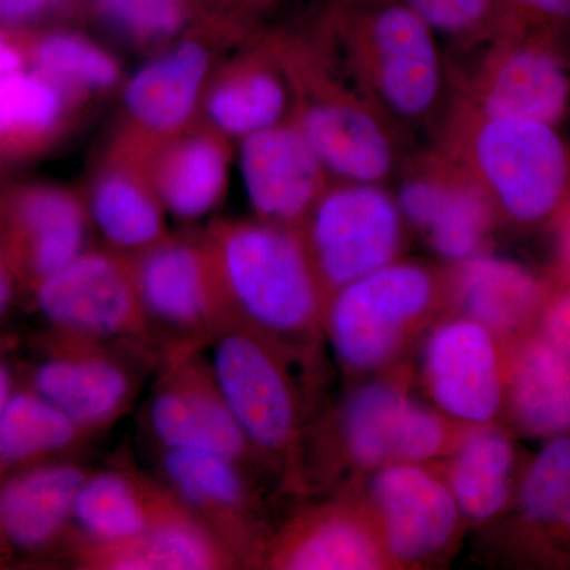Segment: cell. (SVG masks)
<instances>
[{"mask_svg":"<svg viewBox=\"0 0 570 570\" xmlns=\"http://www.w3.org/2000/svg\"><path fill=\"white\" fill-rule=\"evenodd\" d=\"M47 332L157 352L135 288L132 261L88 249L31 288ZM160 355V354H159Z\"/></svg>","mask_w":570,"mask_h":570,"instance_id":"8","label":"cell"},{"mask_svg":"<svg viewBox=\"0 0 570 570\" xmlns=\"http://www.w3.org/2000/svg\"><path fill=\"white\" fill-rule=\"evenodd\" d=\"M436 295V279L426 268L397 262L337 288L324 313L337 358L355 371L384 365Z\"/></svg>","mask_w":570,"mask_h":570,"instance_id":"10","label":"cell"},{"mask_svg":"<svg viewBox=\"0 0 570 570\" xmlns=\"http://www.w3.org/2000/svg\"><path fill=\"white\" fill-rule=\"evenodd\" d=\"M485 43L463 111L558 127L570 111V28L501 32Z\"/></svg>","mask_w":570,"mask_h":570,"instance_id":"6","label":"cell"},{"mask_svg":"<svg viewBox=\"0 0 570 570\" xmlns=\"http://www.w3.org/2000/svg\"><path fill=\"white\" fill-rule=\"evenodd\" d=\"M517 422L534 436L570 430V363L547 340L520 348L509 379Z\"/></svg>","mask_w":570,"mask_h":570,"instance_id":"28","label":"cell"},{"mask_svg":"<svg viewBox=\"0 0 570 570\" xmlns=\"http://www.w3.org/2000/svg\"><path fill=\"white\" fill-rule=\"evenodd\" d=\"M292 89L283 63L249 61L216 81L205 100L216 132L246 138L283 122Z\"/></svg>","mask_w":570,"mask_h":570,"instance_id":"27","label":"cell"},{"mask_svg":"<svg viewBox=\"0 0 570 570\" xmlns=\"http://www.w3.org/2000/svg\"><path fill=\"white\" fill-rule=\"evenodd\" d=\"M521 508L534 523L570 532V438H558L531 464Z\"/></svg>","mask_w":570,"mask_h":570,"instance_id":"34","label":"cell"},{"mask_svg":"<svg viewBox=\"0 0 570 570\" xmlns=\"http://www.w3.org/2000/svg\"><path fill=\"white\" fill-rule=\"evenodd\" d=\"M546 336L570 363V291L554 298L547 309Z\"/></svg>","mask_w":570,"mask_h":570,"instance_id":"38","label":"cell"},{"mask_svg":"<svg viewBox=\"0 0 570 570\" xmlns=\"http://www.w3.org/2000/svg\"><path fill=\"white\" fill-rule=\"evenodd\" d=\"M24 284L9 258L0 253V324L9 317Z\"/></svg>","mask_w":570,"mask_h":570,"instance_id":"40","label":"cell"},{"mask_svg":"<svg viewBox=\"0 0 570 570\" xmlns=\"http://www.w3.org/2000/svg\"><path fill=\"white\" fill-rule=\"evenodd\" d=\"M348 455L362 466L433 459L448 444V428L433 411L392 384L356 390L343 412Z\"/></svg>","mask_w":570,"mask_h":570,"instance_id":"19","label":"cell"},{"mask_svg":"<svg viewBox=\"0 0 570 570\" xmlns=\"http://www.w3.org/2000/svg\"><path fill=\"white\" fill-rule=\"evenodd\" d=\"M88 209L62 187L31 184L0 197V253L26 291L88 250Z\"/></svg>","mask_w":570,"mask_h":570,"instance_id":"14","label":"cell"},{"mask_svg":"<svg viewBox=\"0 0 570 570\" xmlns=\"http://www.w3.org/2000/svg\"><path fill=\"white\" fill-rule=\"evenodd\" d=\"M561 212L564 213V220H562L561 230V253L566 265H568V268L570 269V198L568 204L562 206Z\"/></svg>","mask_w":570,"mask_h":570,"instance_id":"43","label":"cell"},{"mask_svg":"<svg viewBox=\"0 0 570 570\" xmlns=\"http://www.w3.org/2000/svg\"><path fill=\"white\" fill-rule=\"evenodd\" d=\"M66 111V89L40 71L22 69L0 78V148L47 140Z\"/></svg>","mask_w":570,"mask_h":570,"instance_id":"32","label":"cell"},{"mask_svg":"<svg viewBox=\"0 0 570 570\" xmlns=\"http://www.w3.org/2000/svg\"><path fill=\"white\" fill-rule=\"evenodd\" d=\"M100 13L112 29L130 39L159 41L181 29L184 0H102Z\"/></svg>","mask_w":570,"mask_h":570,"instance_id":"36","label":"cell"},{"mask_svg":"<svg viewBox=\"0 0 570 570\" xmlns=\"http://www.w3.org/2000/svg\"><path fill=\"white\" fill-rule=\"evenodd\" d=\"M239 170L264 223L299 228L326 189L325 165L295 121L243 138Z\"/></svg>","mask_w":570,"mask_h":570,"instance_id":"16","label":"cell"},{"mask_svg":"<svg viewBox=\"0 0 570 570\" xmlns=\"http://www.w3.org/2000/svg\"><path fill=\"white\" fill-rule=\"evenodd\" d=\"M456 265L453 287L464 316L493 335L520 328L539 306L542 285L520 265L482 254Z\"/></svg>","mask_w":570,"mask_h":570,"instance_id":"25","label":"cell"},{"mask_svg":"<svg viewBox=\"0 0 570 570\" xmlns=\"http://www.w3.org/2000/svg\"><path fill=\"white\" fill-rule=\"evenodd\" d=\"M322 26L341 69L390 122L420 124L438 110V37L403 0H328Z\"/></svg>","mask_w":570,"mask_h":570,"instance_id":"2","label":"cell"},{"mask_svg":"<svg viewBox=\"0 0 570 570\" xmlns=\"http://www.w3.org/2000/svg\"><path fill=\"white\" fill-rule=\"evenodd\" d=\"M212 58L204 45L187 40L142 66L127 82L124 107L141 129L174 134L193 118Z\"/></svg>","mask_w":570,"mask_h":570,"instance_id":"23","label":"cell"},{"mask_svg":"<svg viewBox=\"0 0 570 570\" xmlns=\"http://www.w3.org/2000/svg\"><path fill=\"white\" fill-rule=\"evenodd\" d=\"M89 439L20 379L0 417V482L48 461L73 459Z\"/></svg>","mask_w":570,"mask_h":570,"instance_id":"24","label":"cell"},{"mask_svg":"<svg viewBox=\"0 0 570 570\" xmlns=\"http://www.w3.org/2000/svg\"><path fill=\"white\" fill-rule=\"evenodd\" d=\"M568 28L570 0H498L497 33Z\"/></svg>","mask_w":570,"mask_h":570,"instance_id":"37","label":"cell"},{"mask_svg":"<svg viewBox=\"0 0 570 570\" xmlns=\"http://www.w3.org/2000/svg\"><path fill=\"white\" fill-rule=\"evenodd\" d=\"M142 425L157 450H204L246 468L261 459L232 414L204 348L160 356Z\"/></svg>","mask_w":570,"mask_h":570,"instance_id":"11","label":"cell"},{"mask_svg":"<svg viewBox=\"0 0 570 570\" xmlns=\"http://www.w3.org/2000/svg\"><path fill=\"white\" fill-rule=\"evenodd\" d=\"M62 0H0V22L20 26L37 20L58 7Z\"/></svg>","mask_w":570,"mask_h":570,"instance_id":"39","label":"cell"},{"mask_svg":"<svg viewBox=\"0 0 570 570\" xmlns=\"http://www.w3.org/2000/svg\"><path fill=\"white\" fill-rule=\"evenodd\" d=\"M160 355L132 344L100 343L45 332L24 381L52 406L96 438L134 406Z\"/></svg>","mask_w":570,"mask_h":570,"instance_id":"5","label":"cell"},{"mask_svg":"<svg viewBox=\"0 0 570 570\" xmlns=\"http://www.w3.org/2000/svg\"><path fill=\"white\" fill-rule=\"evenodd\" d=\"M385 553L381 539L354 513L313 509L269 540L261 564L285 570H366L382 568Z\"/></svg>","mask_w":570,"mask_h":570,"instance_id":"22","label":"cell"},{"mask_svg":"<svg viewBox=\"0 0 570 570\" xmlns=\"http://www.w3.org/2000/svg\"><path fill=\"white\" fill-rule=\"evenodd\" d=\"M228 181V157L214 135L197 134L176 141L154 170L153 190L165 212L195 220L223 200Z\"/></svg>","mask_w":570,"mask_h":570,"instance_id":"26","label":"cell"},{"mask_svg":"<svg viewBox=\"0 0 570 570\" xmlns=\"http://www.w3.org/2000/svg\"><path fill=\"white\" fill-rule=\"evenodd\" d=\"M493 333L469 317L445 322L428 340L423 371L434 403L468 423L490 422L502 403Z\"/></svg>","mask_w":570,"mask_h":570,"instance_id":"18","label":"cell"},{"mask_svg":"<svg viewBox=\"0 0 570 570\" xmlns=\"http://www.w3.org/2000/svg\"><path fill=\"white\" fill-rule=\"evenodd\" d=\"M512 466L508 438L494 430L469 434L450 468L449 487L460 513L478 521L497 515L508 501Z\"/></svg>","mask_w":570,"mask_h":570,"instance_id":"30","label":"cell"},{"mask_svg":"<svg viewBox=\"0 0 570 570\" xmlns=\"http://www.w3.org/2000/svg\"><path fill=\"white\" fill-rule=\"evenodd\" d=\"M36 70L67 92L105 91L119 80V63L99 45L69 32H52L36 41L31 51Z\"/></svg>","mask_w":570,"mask_h":570,"instance_id":"33","label":"cell"},{"mask_svg":"<svg viewBox=\"0 0 570 570\" xmlns=\"http://www.w3.org/2000/svg\"><path fill=\"white\" fill-rule=\"evenodd\" d=\"M24 56L13 41L0 33V78L24 69Z\"/></svg>","mask_w":570,"mask_h":570,"instance_id":"42","label":"cell"},{"mask_svg":"<svg viewBox=\"0 0 570 570\" xmlns=\"http://www.w3.org/2000/svg\"><path fill=\"white\" fill-rule=\"evenodd\" d=\"M448 154L515 223H540L570 198V146L551 124L461 111Z\"/></svg>","mask_w":570,"mask_h":570,"instance_id":"3","label":"cell"},{"mask_svg":"<svg viewBox=\"0 0 570 570\" xmlns=\"http://www.w3.org/2000/svg\"><path fill=\"white\" fill-rule=\"evenodd\" d=\"M89 471L73 456L0 482V562L67 558L75 498Z\"/></svg>","mask_w":570,"mask_h":570,"instance_id":"15","label":"cell"},{"mask_svg":"<svg viewBox=\"0 0 570 570\" xmlns=\"http://www.w3.org/2000/svg\"><path fill=\"white\" fill-rule=\"evenodd\" d=\"M67 561L86 570H217L242 568L235 554L186 505L138 538L77 547Z\"/></svg>","mask_w":570,"mask_h":570,"instance_id":"21","label":"cell"},{"mask_svg":"<svg viewBox=\"0 0 570 570\" xmlns=\"http://www.w3.org/2000/svg\"><path fill=\"white\" fill-rule=\"evenodd\" d=\"M7 348H9L7 344L0 343V417L20 384V377L14 374Z\"/></svg>","mask_w":570,"mask_h":570,"instance_id":"41","label":"cell"},{"mask_svg":"<svg viewBox=\"0 0 570 570\" xmlns=\"http://www.w3.org/2000/svg\"><path fill=\"white\" fill-rule=\"evenodd\" d=\"M382 546L397 562H419L444 549L459 527L452 490L406 461L385 464L371 485Z\"/></svg>","mask_w":570,"mask_h":570,"instance_id":"17","label":"cell"},{"mask_svg":"<svg viewBox=\"0 0 570 570\" xmlns=\"http://www.w3.org/2000/svg\"><path fill=\"white\" fill-rule=\"evenodd\" d=\"M164 206L151 186L130 171L108 170L100 175L89 197V217L111 250L134 257L168 238Z\"/></svg>","mask_w":570,"mask_h":570,"instance_id":"29","label":"cell"},{"mask_svg":"<svg viewBox=\"0 0 570 570\" xmlns=\"http://www.w3.org/2000/svg\"><path fill=\"white\" fill-rule=\"evenodd\" d=\"M246 466L204 450H159L160 482L235 554L239 564H261L266 540L257 528Z\"/></svg>","mask_w":570,"mask_h":570,"instance_id":"13","label":"cell"},{"mask_svg":"<svg viewBox=\"0 0 570 570\" xmlns=\"http://www.w3.org/2000/svg\"><path fill=\"white\" fill-rule=\"evenodd\" d=\"M287 52L283 61L302 129L328 174L343 181L381 184L397 164L390 122L356 89L335 56Z\"/></svg>","mask_w":570,"mask_h":570,"instance_id":"4","label":"cell"},{"mask_svg":"<svg viewBox=\"0 0 570 570\" xmlns=\"http://www.w3.org/2000/svg\"><path fill=\"white\" fill-rule=\"evenodd\" d=\"M436 37L480 43L498 31V0H403Z\"/></svg>","mask_w":570,"mask_h":570,"instance_id":"35","label":"cell"},{"mask_svg":"<svg viewBox=\"0 0 570 570\" xmlns=\"http://www.w3.org/2000/svg\"><path fill=\"white\" fill-rule=\"evenodd\" d=\"M326 299L395 262L403 236L396 198L376 183L326 187L298 228Z\"/></svg>","mask_w":570,"mask_h":570,"instance_id":"9","label":"cell"},{"mask_svg":"<svg viewBox=\"0 0 570 570\" xmlns=\"http://www.w3.org/2000/svg\"><path fill=\"white\" fill-rule=\"evenodd\" d=\"M453 163L452 174L423 230L441 257L459 264L480 254L497 209L466 168L456 159Z\"/></svg>","mask_w":570,"mask_h":570,"instance_id":"31","label":"cell"},{"mask_svg":"<svg viewBox=\"0 0 570 570\" xmlns=\"http://www.w3.org/2000/svg\"><path fill=\"white\" fill-rule=\"evenodd\" d=\"M225 325L295 354L324 324L326 296L298 228L227 223L204 238Z\"/></svg>","mask_w":570,"mask_h":570,"instance_id":"1","label":"cell"},{"mask_svg":"<svg viewBox=\"0 0 570 570\" xmlns=\"http://www.w3.org/2000/svg\"><path fill=\"white\" fill-rule=\"evenodd\" d=\"M181 508L160 480L126 468L91 469L75 498L67 557L77 547L138 538Z\"/></svg>","mask_w":570,"mask_h":570,"instance_id":"20","label":"cell"},{"mask_svg":"<svg viewBox=\"0 0 570 570\" xmlns=\"http://www.w3.org/2000/svg\"><path fill=\"white\" fill-rule=\"evenodd\" d=\"M206 348L217 385L255 452L276 460L291 456L302 425L287 363L294 354L230 324Z\"/></svg>","mask_w":570,"mask_h":570,"instance_id":"7","label":"cell"},{"mask_svg":"<svg viewBox=\"0 0 570 570\" xmlns=\"http://www.w3.org/2000/svg\"><path fill=\"white\" fill-rule=\"evenodd\" d=\"M130 261L142 316L160 356L208 347L225 316L204 239L168 236Z\"/></svg>","mask_w":570,"mask_h":570,"instance_id":"12","label":"cell"},{"mask_svg":"<svg viewBox=\"0 0 570 570\" xmlns=\"http://www.w3.org/2000/svg\"><path fill=\"white\" fill-rule=\"evenodd\" d=\"M255 2H258V0H255Z\"/></svg>","mask_w":570,"mask_h":570,"instance_id":"44","label":"cell"}]
</instances>
